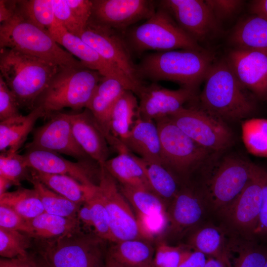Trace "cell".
Instances as JSON below:
<instances>
[{
    "mask_svg": "<svg viewBox=\"0 0 267 267\" xmlns=\"http://www.w3.org/2000/svg\"><path fill=\"white\" fill-rule=\"evenodd\" d=\"M23 156L27 166L32 169L68 176L84 185L95 184L92 179L94 168L88 160L73 162L58 153L42 150H27Z\"/></svg>",
    "mask_w": 267,
    "mask_h": 267,
    "instance_id": "cell-19",
    "label": "cell"
},
{
    "mask_svg": "<svg viewBox=\"0 0 267 267\" xmlns=\"http://www.w3.org/2000/svg\"><path fill=\"white\" fill-rule=\"evenodd\" d=\"M138 103L134 93L126 90L117 100L111 113L109 128L111 134L124 145L137 117Z\"/></svg>",
    "mask_w": 267,
    "mask_h": 267,
    "instance_id": "cell-30",
    "label": "cell"
},
{
    "mask_svg": "<svg viewBox=\"0 0 267 267\" xmlns=\"http://www.w3.org/2000/svg\"><path fill=\"white\" fill-rule=\"evenodd\" d=\"M78 37L121 71L137 88L138 93L144 84L121 32L90 18Z\"/></svg>",
    "mask_w": 267,
    "mask_h": 267,
    "instance_id": "cell-12",
    "label": "cell"
},
{
    "mask_svg": "<svg viewBox=\"0 0 267 267\" xmlns=\"http://www.w3.org/2000/svg\"><path fill=\"white\" fill-rule=\"evenodd\" d=\"M207 260L206 255L199 251H183L179 267H205Z\"/></svg>",
    "mask_w": 267,
    "mask_h": 267,
    "instance_id": "cell-51",
    "label": "cell"
},
{
    "mask_svg": "<svg viewBox=\"0 0 267 267\" xmlns=\"http://www.w3.org/2000/svg\"><path fill=\"white\" fill-rule=\"evenodd\" d=\"M0 205L6 206L27 220L44 212L36 190L23 187L0 195Z\"/></svg>",
    "mask_w": 267,
    "mask_h": 267,
    "instance_id": "cell-34",
    "label": "cell"
},
{
    "mask_svg": "<svg viewBox=\"0 0 267 267\" xmlns=\"http://www.w3.org/2000/svg\"><path fill=\"white\" fill-rule=\"evenodd\" d=\"M137 95V117L154 121L170 116L198 97L196 90L183 87L170 89L155 82L143 84Z\"/></svg>",
    "mask_w": 267,
    "mask_h": 267,
    "instance_id": "cell-17",
    "label": "cell"
},
{
    "mask_svg": "<svg viewBox=\"0 0 267 267\" xmlns=\"http://www.w3.org/2000/svg\"><path fill=\"white\" fill-rule=\"evenodd\" d=\"M157 5L165 9L180 28L197 42H204L220 31L219 21L205 0H162Z\"/></svg>",
    "mask_w": 267,
    "mask_h": 267,
    "instance_id": "cell-14",
    "label": "cell"
},
{
    "mask_svg": "<svg viewBox=\"0 0 267 267\" xmlns=\"http://www.w3.org/2000/svg\"><path fill=\"white\" fill-rule=\"evenodd\" d=\"M98 72L84 65L60 67L38 99L44 117L64 108H86L102 78Z\"/></svg>",
    "mask_w": 267,
    "mask_h": 267,
    "instance_id": "cell-6",
    "label": "cell"
},
{
    "mask_svg": "<svg viewBox=\"0 0 267 267\" xmlns=\"http://www.w3.org/2000/svg\"><path fill=\"white\" fill-rule=\"evenodd\" d=\"M31 238L27 233L0 227V256L7 259L27 257Z\"/></svg>",
    "mask_w": 267,
    "mask_h": 267,
    "instance_id": "cell-40",
    "label": "cell"
},
{
    "mask_svg": "<svg viewBox=\"0 0 267 267\" xmlns=\"http://www.w3.org/2000/svg\"><path fill=\"white\" fill-rule=\"evenodd\" d=\"M242 138L251 154L267 158V119L251 118L242 121Z\"/></svg>",
    "mask_w": 267,
    "mask_h": 267,
    "instance_id": "cell-37",
    "label": "cell"
},
{
    "mask_svg": "<svg viewBox=\"0 0 267 267\" xmlns=\"http://www.w3.org/2000/svg\"><path fill=\"white\" fill-rule=\"evenodd\" d=\"M0 227L19 231L32 237L33 230L29 221L11 208L0 205Z\"/></svg>",
    "mask_w": 267,
    "mask_h": 267,
    "instance_id": "cell-46",
    "label": "cell"
},
{
    "mask_svg": "<svg viewBox=\"0 0 267 267\" xmlns=\"http://www.w3.org/2000/svg\"><path fill=\"white\" fill-rule=\"evenodd\" d=\"M31 173L48 188L73 202L82 205L85 201L87 185L74 178L66 175L47 174L32 169Z\"/></svg>",
    "mask_w": 267,
    "mask_h": 267,
    "instance_id": "cell-33",
    "label": "cell"
},
{
    "mask_svg": "<svg viewBox=\"0 0 267 267\" xmlns=\"http://www.w3.org/2000/svg\"><path fill=\"white\" fill-rule=\"evenodd\" d=\"M140 231L145 240L161 233L166 228L169 218L167 213L143 215L136 214Z\"/></svg>",
    "mask_w": 267,
    "mask_h": 267,
    "instance_id": "cell-44",
    "label": "cell"
},
{
    "mask_svg": "<svg viewBox=\"0 0 267 267\" xmlns=\"http://www.w3.org/2000/svg\"><path fill=\"white\" fill-rule=\"evenodd\" d=\"M77 217L84 226L89 228L93 227L91 211L87 202L85 201L81 206L78 212Z\"/></svg>",
    "mask_w": 267,
    "mask_h": 267,
    "instance_id": "cell-54",
    "label": "cell"
},
{
    "mask_svg": "<svg viewBox=\"0 0 267 267\" xmlns=\"http://www.w3.org/2000/svg\"><path fill=\"white\" fill-rule=\"evenodd\" d=\"M126 90H130L120 80L102 77L86 108L99 124L108 144L114 149L120 145L121 141L111 134L109 122L114 106Z\"/></svg>",
    "mask_w": 267,
    "mask_h": 267,
    "instance_id": "cell-22",
    "label": "cell"
},
{
    "mask_svg": "<svg viewBox=\"0 0 267 267\" xmlns=\"http://www.w3.org/2000/svg\"><path fill=\"white\" fill-rule=\"evenodd\" d=\"M141 159L153 193L160 197L173 199L180 189L175 175L161 164Z\"/></svg>",
    "mask_w": 267,
    "mask_h": 267,
    "instance_id": "cell-36",
    "label": "cell"
},
{
    "mask_svg": "<svg viewBox=\"0 0 267 267\" xmlns=\"http://www.w3.org/2000/svg\"><path fill=\"white\" fill-rule=\"evenodd\" d=\"M225 234L221 227L206 224L191 235L190 245L194 250L219 260L226 267H232L228 249L225 245Z\"/></svg>",
    "mask_w": 267,
    "mask_h": 267,
    "instance_id": "cell-29",
    "label": "cell"
},
{
    "mask_svg": "<svg viewBox=\"0 0 267 267\" xmlns=\"http://www.w3.org/2000/svg\"><path fill=\"white\" fill-rule=\"evenodd\" d=\"M100 166L97 187L107 210L115 242L144 239L136 216L118 188L116 179L103 166Z\"/></svg>",
    "mask_w": 267,
    "mask_h": 267,
    "instance_id": "cell-13",
    "label": "cell"
},
{
    "mask_svg": "<svg viewBox=\"0 0 267 267\" xmlns=\"http://www.w3.org/2000/svg\"><path fill=\"white\" fill-rule=\"evenodd\" d=\"M205 267H226L219 260L210 257L207 260Z\"/></svg>",
    "mask_w": 267,
    "mask_h": 267,
    "instance_id": "cell-56",
    "label": "cell"
},
{
    "mask_svg": "<svg viewBox=\"0 0 267 267\" xmlns=\"http://www.w3.org/2000/svg\"><path fill=\"white\" fill-rule=\"evenodd\" d=\"M120 190L134 208L136 214L153 215L166 213L163 202L154 193L120 184Z\"/></svg>",
    "mask_w": 267,
    "mask_h": 267,
    "instance_id": "cell-39",
    "label": "cell"
},
{
    "mask_svg": "<svg viewBox=\"0 0 267 267\" xmlns=\"http://www.w3.org/2000/svg\"><path fill=\"white\" fill-rule=\"evenodd\" d=\"M16 10L25 19L48 32L53 39L64 28L55 17L52 0H17Z\"/></svg>",
    "mask_w": 267,
    "mask_h": 267,
    "instance_id": "cell-32",
    "label": "cell"
},
{
    "mask_svg": "<svg viewBox=\"0 0 267 267\" xmlns=\"http://www.w3.org/2000/svg\"><path fill=\"white\" fill-rule=\"evenodd\" d=\"M198 95V106L225 122L253 118L258 99L240 83L226 59L215 61Z\"/></svg>",
    "mask_w": 267,
    "mask_h": 267,
    "instance_id": "cell-1",
    "label": "cell"
},
{
    "mask_svg": "<svg viewBox=\"0 0 267 267\" xmlns=\"http://www.w3.org/2000/svg\"><path fill=\"white\" fill-rule=\"evenodd\" d=\"M205 1L219 21L236 13L244 3V1L239 0H206Z\"/></svg>",
    "mask_w": 267,
    "mask_h": 267,
    "instance_id": "cell-49",
    "label": "cell"
},
{
    "mask_svg": "<svg viewBox=\"0 0 267 267\" xmlns=\"http://www.w3.org/2000/svg\"><path fill=\"white\" fill-rule=\"evenodd\" d=\"M183 250L159 242L156 246L153 267H179Z\"/></svg>",
    "mask_w": 267,
    "mask_h": 267,
    "instance_id": "cell-43",
    "label": "cell"
},
{
    "mask_svg": "<svg viewBox=\"0 0 267 267\" xmlns=\"http://www.w3.org/2000/svg\"><path fill=\"white\" fill-rule=\"evenodd\" d=\"M155 122L159 134L163 165L174 175H188L202 168L214 154L194 141L169 117Z\"/></svg>",
    "mask_w": 267,
    "mask_h": 267,
    "instance_id": "cell-9",
    "label": "cell"
},
{
    "mask_svg": "<svg viewBox=\"0 0 267 267\" xmlns=\"http://www.w3.org/2000/svg\"><path fill=\"white\" fill-rule=\"evenodd\" d=\"M33 230L32 238L37 240L58 238L81 230L78 218H69L44 212L28 220Z\"/></svg>",
    "mask_w": 267,
    "mask_h": 267,
    "instance_id": "cell-31",
    "label": "cell"
},
{
    "mask_svg": "<svg viewBox=\"0 0 267 267\" xmlns=\"http://www.w3.org/2000/svg\"><path fill=\"white\" fill-rule=\"evenodd\" d=\"M49 116L45 124L34 131L31 141L25 145L26 150H45L69 155L78 160H88L89 157L73 135L70 114L58 112Z\"/></svg>",
    "mask_w": 267,
    "mask_h": 267,
    "instance_id": "cell-15",
    "label": "cell"
},
{
    "mask_svg": "<svg viewBox=\"0 0 267 267\" xmlns=\"http://www.w3.org/2000/svg\"><path fill=\"white\" fill-rule=\"evenodd\" d=\"M57 21L69 33L79 36L83 28L74 17L66 0H52Z\"/></svg>",
    "mask_w": 267,
    "mask_h": 267,
    "instance_id": "cell-45",
    "label": "cell"
},
{
    "mask_svg": "<svg viewBox=\"0 0 267 267\" xmlns=\"http://www.w3.org/2000/svg\"><path fill=\"white\" fill-rule=\"evenodd\" d=\"M103 166L120 184L153 192L147 179L142 159L130 151L118 153L108 159Z\"/></svg>",
    "mask_w": 267,
    "mask_h": 267,
    "instance_id": "cell-26",
    "label": "cell"
},
{
    "mask_svg": "<svg viewBox=\"0 0 267 267\" xmlns=\"http://www.w3.org/2000/svg\"><path fill=\"white\" fill-rule=\"evenodd\" d=\"M90 19L121 33L155 13L157 1L150 0H92Z\"/></svg>",
    "mask_w": 267,
    "mask_h": 267,
    "instance_id": "cell-16",
    "label": "cell"
},
{
    "mask_svg": "<svg viewBox=\"0 0 267 267\" xmlns=\"http://www.w3.org/2000/svg\"><path fill=\"white\" fill-rule=\"evenodd\" d=\"M66 0L74 17L84 29L91 17L92 0Z\"/></svg>",
    "mask_w": 267,
    "mask_h": 267,
    "instance_id": "cell-50",
    "label": "cell"
},
{
    "mask_svg": "<svg viewBox=\"0 0 267 267\" xmlns=\"http://www.w3.org/2000/svg\"><path fill=\"white\" fill-rule=\"evenodd\" d=\"M8 48L42 59L59 67L84 65L61 48L50 34L25 19L16 10L0 25V48Z\"/></svg>",
    "mask_w": 267,
    "mask_h": 267,
    "instance_id": "cell-5",
    "label": "cell"
},
{
    "mask_svg": "<svg viewBox=\"0 0 267 267\" xmlns=\"http://www.w3.org/2000/svg\"><path fill=\"white\" fill-rule=\"evenodd\" d=\"M226 59L243 86L258 100L267 101V55L235 48Z\"/></svg>",
    "mask_w": 267,
    "mask_h": 267,
    "instance_id": "cell-18",
    "label": "cell"
},
{
    "mask_svg": "<svg viewBox=\"0 0 267 267\" xmlns=\"http://www.w3.org/2000/svg\"><path fill=\"white\" fill-rule=\"evenodd\" d=\"M29 181L37 192L44 212L69 218H78V212L82 205L53 191L32 175Z\"/></svg>",
    "mask_w": 267,
    "mask_h": 267,
    "instance_id": "cell-35",
    "label": "cell"
},
{
    "mask_svg": "<svg viewBox=\"0 0 267 267\" xmlns=\"http://www.w3.org/2000/svg\"><path fill=\"white\" fill-rule=\"evenodd\" d=\"M17 0H0V22L7 21L14 15Z\"/></svg>",
    "mask_w": 267,
    "mask_h": 267,
    "instance_id": "cell-53",
    "label": "cell"
},
{
    "mask_svg": "<svg viewBox=\"0 0 267 267\" xmlns=\"http://www.w3.org/2000/svg\"><path fill=\"white\" fill-rule=\"evenodd\" d=\"M207 209L208 206L200 190L195 191L182 187L173 199L168 218L172 227L181 231L199 223Z\"/></svg>",
    "mask_w": 267,
    "mask_h": 267,
    "instance_id": "cell-23",
    "label": "cell"
},
{
    "mask_svg": "<svg viewBox=\"0 0 267 267\" xmlns=\"http://www.w3.org/2000/svg\"><path fill=\"white\" fill-rule=\"evenodd\" d=\"M72 130L77 142L89 157L99 165L108 159L109 150L105 134L87 108L70 114Z\"/></svg>",
    "mask_w": 267,
    "mask_h": 267,
    "instance_id": "cell-20",
    "label": "cell"
},
{
    "mask_svg": "<svg viewBox=\"0 0 267 267\" xmlns=\"http://www.w3.org/2000/svg\"><path fill=\"white\" fill-rule=\"evenodd\" d=\"M263 168L258 165L249 182L233 202L217 215L222 228L245 241L255 240L262 198V176Z\"/></svg>",
    "mask_w": 267,
    "mask_h": 267,
    "instance_id": "cell-11",
    "label": "cell"
},
{
    "mask_svg": "<svg viewBox=\"0 0 267 267\" xmlns=\"http://www.w3.org/2000/svg\"><path fill=\"white\" fill-rule=\"evenodd\" d=\"M262 198L259 222L254 233L256 241L267 242V170L263 168L262 176Z\"/></svg>",
    "mask_w": 267,
    "mask_h": 267,
    "instance_id": "cell-48",
    "label": "cell"
},
{
    "mask_svg": "<svg viewBox=\"0 0 267 267\" xmlns=\"http://www.w3.org/2000/svg\"><path fill=\"white\" fill-rule=\"evenodd\" d=\"M80 230L40 241L39 256L49 267H104L103 241Z\"/></svg>",
    "mask_w": 267,
    "mask_h": 267,
    "instance_id": "cell-8",
    "label": "cell"
},
{
    "mask_svg": "<svg viewBox=\"0 0 267 267\" xmlns=\"http://www.w3.org/2000/svg\"><path fill=\"white\" fill-rule=\"evenodd\" d=\"M214 62L213 53L203 48L182 49L147 54L136 66L141 80L171 81L197 90Z\"/></svg>",
    "mask_w": 267,
    "mask_h": 267,
    "instance_id": "cell-2",
    "label": "cell"
},
{
    "mask_svg": "<svg viewBox=\"0 0 267 267\" xmlns=\"http://www.w3.org/2000/svg\"><path fill=\"white\" fill-rule=\"evenodd\" d=\"M239 248L233 267H264L267 260V246L256 240L245 241Z\"/></svg>",
    "mask_w": 267,
    "mask_h": 267,
    "instance_id": "cell-42",
    "label": "cell"
},
{
    "mask_svg": "<svg viewBox=\"0 0 267 267\" xmlns=\"http://www.w3.org/2000/svg\"><path fill=\"white\" fill-rule=\"evenodd\" d=\"M214 154L205 164L207 177L200 189L209 211L217 215L240 194L258 166L236 154Z\"/></svg>",
    "mask_w": 267,
    "mask_h": 267,
    "instance_id": "cell-4",
    "label": "cell"
},
{
    "mask_svg": "<svg viewBox=\"0 0 267 267\" xmlns=\"http://www.w3.org/2000/svg\"><path fill=\"white\" fill-rule=\"evenodd\" d=\"M54 40L87 67L98 72L103 77H114L120 80L130 90L137 94V88L121 71L105 60L80 37L69 33L64 28Z\"/></svg>",
    "mask_w": 267,
    "mask_h": 267,
    "instance_id": "cell-21",
    "label": "cell"
},
{
    "mask_svg": "<svg viewBox=\"0 0 267 267\" xmlns=\"http://www.w3.org/2000/svg\"><path fill=\"white\" fill-rule=\"evenodd\" d=\"M122 34L131 53L140 54L149 50L160 52L203 48L180 28L167 10L158 5L151 17Z\"/></svg>",
    "mask_w": 267,
    "mask_h": 267,
    "instance_id": "cell-7",
    "label": "cell"
},
{
    "mask_svg": "<svg viewBox=\"0 0 267 267\" xmlns=\"http://www.w3.org/2000/svg\"><path fill=\"white\" fill-rule=\"evenodd\" d=\"M20 107L17 99L0 76V120L17 116Z\"/></svg>",
    "mask_w": 267,
    "mask_h": 267,
    "instance_id": "cell-47",
    "label": "cell"
},
{
    "mask_svg": "<svg viewBox=\"0 0 267 267\" xmlns=\"http://www.w3.org/2000/svg\"><path fill=\"white\" fill-rule=\"evenodd\" d=\"M250 10L253 15L267 21V0L252 1L250 5Z\"/></svg>",
    "mask_w": 267,
    "mask_h": 267,
    "instance_id": "cell-55",
    "label": "cell"
},
{
    "mask_svg": "<svg viewBox=\"0 0 267 267\" xmlns=\"http://www.w3.org/2000/svg\"><path fill=\"white\" fill-rule=\"evenodd\" d=\"M115 243L107 254L121 267H153L155 250L145 240H128Z\"/></svg>",
    "mask_w": 267,
    "mask_h": 267,
    "instance_id": "cell-28",
    "label": "cell"
},
{
    "mask_svg": "<svg viewBox=\"0 0 267 267\" xmlns=\"http://www.w3.org/2000/svg\"><path fill=\"white\" fill-rule=\"evenodd\" d=\"M264 267H267V261H266Z\"/></svg>",
    "mask_w": 267,
    "mask_h": 267,
    "instance_id": "cell-60",
    "label": "cell"
},
{
    "mask_svg": "<svg viewBox=\"0 0 267 267\" xmlns=\"http://www.w3.org/2000/svg\"><path fill=\"white\" fill-rule=\"evenodd\" d=\"M0 177L7 179L11 185L19 186L21 181L31 177V169L25 161L23 155L17 152L0 155Z\"/></svg>",
    "mask_w": 267,
    "mask_h": 267,
    "instance_id": "cell-41",
    "label": "cell"
},
{
    "mask_svg": "<svg viewBox=\"0 0 267 267\" xmlns=\"http://www.w3.org/2000/svg\"><path fill=\"white\" fill-rule=\"evenodd\" d=\"M11 183L5 178L0 177V195L6 192V190Z\"/></svg>",
    "mask_w": 267,
    "mask_h": 267,
    "instance_id": "cell-58",
    "label": "cell"
},
{
    "mask_svg": "<svg viewBox=\"0 0 267 267\" xmlns=\"http://www.w3.org/2000/svg\"><path fill=\"white\" fill-rule=\"evenodd\" d=\"M38 267H49L39 256H33Z\"/></svg>",
    "mask_w": 267,
    "mask_h": 267,
    "instance_id": "cell-59",
    "label": "cell"
},
{
    "mask_svg": "<svg viewBox=\"0 0 267 267\" xmlns=\"http://www.w3.org/2000/svg\"><path fill=\"white\" fill-rule=\"evenodd\" d=\"M60 67L37 57L0 48V76L15 96L20 108L30 111Z\"/></svg>",
    "mask_w": 267,
    "mask_h": 267,
    "instance_id": "cell-3",
    "label": "cell"
},
{
    "mask_svg": "<svg viewBox=\"0 0 267 267\" xmlns=\"http://www.w3.org/2000/svg\"><path fill=\"white\" fill-rule=\"evenodd\" d=\"M230 41L235 48L267 55V21L253 14L243 19L233 28Z\"/></svg>",
    "mask_w": 267,
    "mask_h": 267,
    "instance_id": "cell-27",
    "label": "cell"
},
{
    "mask_svg": "<svg viewBox=\"0 0 267 267\" xmlns=\"http://www.w3.org/2000/svg\"><path fill=\"white\" fill-rule=\"evenodd\" d=\"M44 117L40 106H37L26 115L19 114L0 122V154L17 152L33 130L38 119Z\"/></svg>",
    "mask_w": 267,
    "mask_h": 267,
    "instance_id": "cell-25",
    "label": "cell"
},
{
    "mask_svg": "<svg viewBox=\"0 0 267 267\" xmlns=\"http://www.w3.org/2000/svg\"><path fill=\"white\" fill-rule=\"evenodd\" d=\"M125 145L143 160L163 165L160 139L155 121L137 117Z\"/></svg>",
    "mask_w": 267,
    "mask_h": 267,
    "instance_id": "cell-24",
    "label": "cell"
},
{
    "mask_svg": "<svg viewBox=\"0 0 267 267\" xmlns=\"http://www.w3.org/2000/svg\"><path fill=\"white\" fill-rule=\"evenodd\" d=\"M104 267H122L117 263L111 257L107 254L105 257Z\"/></svg>",
    "mask_w": 267,
    "mask_h": 267,
    "instance_id": "cell-57",
    "label": "cell"
},
{
    "mask_svg": "<svg viewBox=\"0 0 267 267\" xmlns=\"http://www.w3.org/2000/svg\"><path fill=\"white\" fill-rule=\"evenodd\" d=\"M0 267H38L33 256L24 258L7 259L1 258Z\"/></svg>",
    "mask_w": 267,
    "mask_h": 267,
    "instance_id": "cell-52",
    "label": "cell"
},
{
    "mask_svg": "<svg viewBox=\"0 0 267 267\" xmlns=\"http://www.w3.org/2000/svg\"><path fill=\"white\" fill-rule=\"evenodd\" d=\"M85 201L90 207L95 233L104 240L114 243L109 216L97 184L87 186Z\"/></svg>",
    "mask_w": 267,
    "mask_h": 267,
    "instance_id": "cell-38",
    "label": "cell"
},
{
    "mask_svg": "<svg viewBox=\"0 0 267 267\" xmlns=\"http://www.w3.org/2000/svg\"><path fill=\"white\" fill-rule=\"evenodd\" d=\"M190 138L214 154L225 152L234 142L227 123L198 106L183 107L169 116Z\"/></svg>",
    "mask_w": 267,
    "mask_h": 267,
    "instance_id": "cell-10",
    "label": "cell"
}]
</instances>
